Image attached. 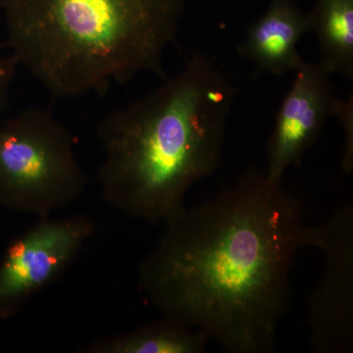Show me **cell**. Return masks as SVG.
Segmentation results:
<instances>
[{
	"label": "cell",
	"instance_id": "cell-4",
	"mask_svg": "<svg viewBox=\"0 0 353 353\" xmlns=\"http://www.w3.org/2000/svg\"><path fill=\"white\" fill-rule=\"evenodd\" d=\"M75 139L50 109L0 122V205L39 218L66 208L87 187Z\"/></svg>",
	"mask_w": 353,
	"mask_h": 353
},
{
	"label": "cell",
	"instance_id": "cell-12",
	"mask_svg": "<svg viewBox=\"0 0 353 353\" xmlns=\"http://www.w3.org/2000/svg\"><path fill=\"white\" fill-rule=\"evenodd\" d=\"M0 1H1V0H0Z\"/></svg>",
	"mask_w": 353,
	"mask_h": 353
},
{
	"label": "cell",
	"instance_id": "cell-9",
	"mask_svg": "<svg viewBox=\"0 0 353 353\" xmlns=\"http://www.w3.org/2000/svg\"><path fill=\"white\" fill-rule=\"evenodd\" d=\"M210 341L206 334L176 320L161 319L127 333L97 341L88 353H201Z\"/></svg>",
	"mask_w": 353,
	"mask_h": 353
},
{
	"label": "cell",
	"instance_id": "cell-8",
	"mask_svg": "<svg viewBox=\"0 0 353 353\" xmlns=\"http://www.w3.org/2000/svg\"><path fill=\"white\" fill-rule=\"evenodd\" d=\"M307 32L308 15L292 0H271L264 15L248 28L239 51L257 71L283 75L296 71L303 61L297 44Z\"/></svg>",
	"mask_w": 353,
	"mask_h": 353
},
{
	"label": "cell",
	"instance_id": "cell-3",
	"mask_svg": "<svg viewBox=\"0 0 353 353\" xmlns=\"http://www.w3.org/2000/svg\"><path fill=\"white\" fill-rule=\"evenodd\" d=\"M6 46L55 99L105 94L139 74L166 80L185 0H1Z\"/></svg>",
	"mask_w": 353,
	"mask_h": 353
},
{
	"label": "cell",
	"instance_id": "cell-5",
	"mask_svg": "<svg viewBox=\"0 0 353 353\" xmlns=\"http://www.w3.org/2000/svg\"><path fill=\"white\" fill-rule=\"evenodd\" d=\"M94 232L87 216L43 217L11 241L0 263V320L17 315L59 278Z\"/></svg>",
	"mask_w": 353,
	"mask_h": 353
},
{
	"label": "cell",
	"instance_id": "cell-7",
	"mask_svg": "<svg viewBox=\"0 0 353 353\" xmlns=\"http://www.w3.org/2000/svg\"><path fill=\"white\" fill-rule=\"evenodd\" d=\"M279 109L268 143V168L265 175L282 182L290 167L301 159L321 134L339 99L334 97L328 72L319 63L303 61Z\"/></svg>",
	"mask_w": 353,
	"mask_h": 353
},
{
	"label": "cell",
	"instance_id": "cell-11",
	"mask_svg": "<svg viewBox=\"0 0 353 353\" xmlns=\"http://www.w3.org/2000/svg\"><path fill=\"white\" fill-rule=\"evenodd\" d=\"M6 44L0 43V115L6 113L10 105V90L18 67L20 66L12 54H7Z\"/></svg>",
	"mask_w": 353,
	"mask_h": 353
},
{
	"label": "cell",
	"instance_id": "cell-10",
	"mask_svg": "<svg viewBox=\"0 0 353 353\" xmlns=\"http://www.w3.org/2000/svg\"><path fill=\"white\" fill-rule=\"evenodd\" d=\"M309 32L319 44L320 65L329 74L353 78V0H315Z\"/></svg>",
	"mask_w": 353,
	"mask_h": 353
},
{
	"label": "cell",
	"instance_id": "cell-1",
	"mask_svg": "<svg viewBox=\"0 0 353 353\" xmlns=\"http://www.w3.org/2000/svg\"><path fill=\"white\" fill-rule=\"evenodd\" d=\"M141 261L146 299L232 353H269L289 308L296 252L312 246L301 202L250 170L212 201L165 222Z\"/></svg>",
	"mask_w": 353,
	"mask_h": 353
},
{
	"label": "cell",
	"instance_id": "cell-2",
	"mask_svg": "<svg viewBox=\"0 0 353 353\" xmlns=\"http://www.w3.org/2000/svg\"><path fill=\"white\" fill-rule=\"evenodd\" d=\"M236 90L201 53L152 94L108 114L97 128L102 199L130 217L166 222L222 157Z\"/></svg>",
	"mask_w": 353,
	"mask_h": 353
},
{
	"label": "cell",
	"instance_id": "cell-6",
	"mask_svg": "<svg viewBox=\"0 0 353 353\" xmlns=\"http://www.w3.org/2000/svg\"><path fill=\"white\" fill-rule=\"evenodd\" d=\"M312 248L323 253L321 276L308 299L310 347L318 353L353 350V208L343 206L314 226Z\"/></svg>",
	"mask_w": 353,
	"mask_h": 353
}]
</instances>
